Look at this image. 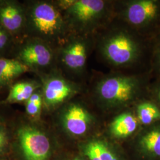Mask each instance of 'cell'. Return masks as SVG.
<instances>
[{
  "label": "cell",
  "instance_id": "1",
  "mask_svg": "<svg viewBox=\"0 0 160 160\" xmlns=\"http://www.w3.org/2000/svg\"><path fill=\"white\" fill-rule=\"evenodd\" d=\"M94 38L100 56L113 68H132L143 58L144 37L115 18Z\"/></svg>",
  "mask_w": 160,
  "mask_h": 160
},
{
  "label": "cell",
  "instance_id": "2",
  "mask_svg": "<svg viewBox=\"0 0 160 160\" xmlns=\"http://www.w3.org/2000/svg\"><path fill=\"white\" fill-rule=\"evenodd\" d=\"M64 11L69 29L74 34L94 37L114 19V1L71 0Z\"/></svg>",
  "mask_w": 160,
  "mask_h": 160
},
{
  "label": "cell",
  "instance_id": "3",
  "mask_svg": "<svg viewBox=\"0 0 160 160\" xmlns=\"http://www.w3.org/2000/svg\"><path fill=\"white\" fill-rule=\"evenodd\" d=\"M148 88L141 76L116 72L99 78L92 89L94 98L107 107H120L133 102Z\"/></svg>",
  "mask_w": 160,
  "mask_h": 160
},
{
  "label": "cell",
  "instance_id": "4",
  "mask_svg": "<svg viewBox=\"0 0 160 160\" xmlns=\"http://www.w3.org/2000/svg\"><path fill=\"white\" fill-rule=\"evenodd\" d=\"M114 18L145 37L160 24V1H114Z\"/></svg>",
  "mask_w": 160,
  "mask_h": 160
},
{
  "label": "cell",
  "instance_id": "5",
  "mask_svg": "<svg viewBox=\"0 0 160 160\" xmlns=\"http://www.w3.org/2000/svg\"><path fill=\"white\" fill-rule=\"evenodd\" d=\"M29 22L34 34L48 44L63 40L69 30L61 8L50 2L36 3L30 10Z\"/></svg>",
  "mask_w": 160,
  "mask_h": 160
},
{
  "label": "cell",
  "instance_id": "6",
  "mask_svg": "<svg viewBox=\"0 0 160 160\" xmlns=\"http://www.w3.org/2000/svg\"><path fill=\"white\" fill-rule=\"evenodd\" d=\"M16 147L22 160H49L51 155L48 136L32 125H23L17 129Z\"/></svg>",
  "mask_w": 160,
  "mask_h": 160
},
{
  "label": "cell",
  "instance_id": "7",
  "mask_svg": "<svg viewBox=\"0 0 160 160\" xmlns=\"http://www.w3.org/2000/svg\"><path fill=\"white\" fill-rule=\"evenodd\" d=\"M74 36L62 49L61 59L69 71L75 74L81 75L86 71L88 57L94 45V38L78 34Z\"/></svg>",
  "mask_w": 160,
  "mask_h": 160
},
{
  "label": "cell",
  "instance_id": "8",
  "mask_svg": "<svg viewBox=\"0 0 160 160\" xmlns=\"http://www.w3.org/2000/svg\"><path fill=\"white\" fill-rule=\"evenodd\" d=\"M81 87L61 76L48 78L44 84L43 102L49 108L56 107L80 93Z\"/></svg>",
  "mask_w": 160,
  "mask_h": 160
},
{
  "label": "cell",
  "instance_id": "9",
  "mask_svg": "<svg viewBox=\"0 0 160 160\" xmlns=\"http://www.w3.org/2000/svg\"><path fill=\"white\" fill-rule=\"evenodd\" d=\"M92 115L86 108L80 103H69L63 110L61 122L69 134L80 137L85 135L92 125Z\"/></svg>",
  "mask_w": 160,
  "mask_h": 160
},
{
  "label": "cell",
  "instance_id": "10",
  "mask_svg": "<svg viewBox=\"0 0 160 160\" xmlns=\"http://www.w3.org/2000/svg\"><path fill=\"white\" fill-rule=\"evenodd\" d=\"M21 62L26 66L46 68L51 65L54 54L50 46L43 41H36L26 45L20 53Z\"/></svg>",
  "mask_w": 160,
  "mask_h": 160
},
{
  "label": "cell",
  "instance_id": "11",
  "mask_svg": "<svg viewBox=\"0 0 160 160\" xmlns=\"http://www.w3.org/2000/svg\"><path fill=\"white\" fill-rule=\"evenodd\" d=\"M139 123L137 115L125 112L114 118L110 124V130L115 137H127L136 131Z\"/></svg>",
  "mask_w": 160,
  "mask_h": 160
},
{
  "label": "cell",
  "instance_id": "12",
  "mask_svg": "<svg viewBox=\"0 0 160 160\" xmlns=\"http://www.w3.org/2000/svg\"><path fill=\"white\" fill-rule=\"evenodd\" d=\"M24 22L21 8L13 3L0 7V23L7 30L16 32L20 29Z\"/></svg>",
  "mask_w": 160,
  "mask_h": 160
},
{
  "label": "cell",
  "instance_id": "13",
  "mask_svg": "<svg viewBox=\"0 0 160 160\" xmlns=\"http://www.w3.org/2000/svg\"><path fill=\"white\" fill-rule=\"evenodd\" d=\"M156 123L149 125L151 127L142 135L140 145L147 154L160 158V125Z\"/></svg>",
  "mask_w": 160,
  "mask_h": 160
},
{
  "label": "cell",
  "instance_id": "14",
  "mask_svg": "<svg viewBox=\"0 0 160 160\" xmlns=\"http://www.w3.org/2000/svg\"><path fill=\"white\" fill-rule=\"evenodd\" d=\"M29 70V67L21 61L0 58V85L16 78Z\"/></svg>",
  "mask_w": 160,
  "mask_h": 160
},
{
  "label": "cell",
  "instance_id": "15",
  "mask_svg": "<svg viewBox=\"0 0 160 160\" xmlns=\"http://www.w3.org/2000/svg\"><path fill=\"white\" fill-rule=\"evenodd\" d=\"M137 116L139 123L149 126L160 122V108L155 103L142 100L137 106Z\"/></svg>",
  "mask_w": 160,
  "mask_h": 160
},
{
  "label": "cell",
  "instance_id": "16",
  "mask_svg": "<svg viewBox=\"0 0 160 160\" xmlns=\"http://www.w3.org/2000/svg\"><path fill=\"white\" fill-rule=\"evenodd\" d=\"M38 87L35 83L30 82H18L12 87L6 100L0 103H20L26 102L32 96Z\"/></svg>",
  "mask_w": 160,
  "mask_h": 160
},
{
  "label": "cell",
  "instance_id": "17",
  "mask_svg": "<svg viewBox=\"0 0 160 160\" xmlns=\"http://www.w3.org/2000/svg\"><path fill=\"white\" fill-rule=\"evenodd\" d=\"M85 152L89 160H118L106 144L98 140L88 143Z\"/></svg>",
  "mask_w": 160,
  "mask_h": 160
},
{
  "label": "cell",
  "instance_id": "18",
  "mask_svg": "<svg viewBox=\"0 0 160 160\" xmlns=\"http://www.w3.org/2000/svg\"><path fill=\"white\" fill-rule=\"evenodd\" d=\"M43 104V96L39 92H34L26 102V110L28 114L33 118L40 114Z\"/></svg>",
  "mask_w": 160,
  "mask_h": 160
},
{
  "label": "cell",
  "instance_id": "19",
  "mask_svg": "<svg viewBox=\"0 0 160 160\" xmlns=\"http://www.w3.org/2000/svg\"><path fill=\"white\" fill-rule=\"evenodd\" d=\"M152 65L155 72L160 78V33L157 36L152 49Z\"/></svg>",
  "mask_w": 160,
  "mask_h": 160
},
{
  "label": "cell",
  "instance_id": "20",
  "mask_svg": "<svg viewBox=\"0 0 160 160\" xmlns=\"http://www.w3.org/2000/svg\"><path fill=\"white\" fill-rule=\"evenodd\" d=\"M9 149V138L6 130L0 127V158H3Z\"/></svg>",
  "mask_w": 160,
  "mask_h": 160
},
{
  "label": "cell",
  "instance_id": "21",
  "mask_svg": "<svg viewBox=\"0 0 160 160\" xmlns=\"http://www.w3.org/2000/svg\"><path fill=\"white\" fill-rule=\"evenodd\" d=\"M156 101L160 104V81L154 86L152 87L150 92Z\"/></svg>",
  "mask_w": 160,
  "mask_h": 160
},
{
  "label": "cell",
  "instance_id": "22",
  "mask_svg": "<svg viewBox=\"0 0 160 160\" xmlns=\"http://www.w3.org/2000/svg\"><path fill=\"white\" fill-rule=\"evenodd\" d=\"M8 40V34L4 30L0 33V49L6 46Z\"/></svg>",
  "mask_w": 160,
  "mask_h": 160
},
{
  "label": "cell",
  "instance_id": "23",
  "mask_svg": "<svg viewBox=\"0 0 160 160\" xmlns=\"http://www.w3.org/2000/svg\"><path fill=\"white\" fill-rule=\"evenodd\" d=\"M81 160L80 159H79V158H74V159H72V160Z\"/></svg>",
  "mask_w": 160,
  "mask_h": 160
},
{
  "label": "cell",
  "instance_id": "24",
  "mask_svg": "<svg viewBox=\"0 0 160 160\" xmlns=\"http://www.w3.org/2000/svg\"><path fill=\"white\" fill-rule=\"evenodd\" d=\"M2 31H3V30L1 29V27H0V33H1Z\"/></svg>",
  "mask_w": 160,
  "mask_h": 160
},
{
  "label": "cell",
  "instance_id": "25",
  "mask_svg": "<svg viewBox=\"0 0 160 160\" xmlns=\"http://www.w3.org/2000/svg\"><path fill=\"white\" fill-rule=\"evenodd\" d=\"M2 118H1V117L0 116V123L2 122Z\"/></svg>",
  "mask_w": 160,
  "mask_h": 160
},
{
  "label": "cell",
  "instance_id": "26",
  "mask_svg": "<svg viewBox=\"0 0 160 160\" xmlns=\"http://www.w3.org/2000/svg\"><path fill=\"white\" fill-rule=\"evenodd\" d=\"M4 159L3 158H0V160H4Z\"/></svg>",
  "mask_w": 160,
  "mask_h": 160
}]
</instances>
